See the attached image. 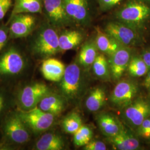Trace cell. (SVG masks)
<instances>
[{"label": "cell", "instance_id": "cell-1", "mask_svg": "<svg viewBox=\"0 0 150 150\" xmlns=\"http://www.w3.org/2000/svg\"><path fill=\"white\" fill-rule=\"evenodd\" d=\"M118 19L122 23L139 31L150 18V7L144 2L132 1L118 12Z\"/></svg>", "mask_w": 150, "mask_h": 150}, {"label": "cell", "instance_id": "cell-2", "mask_svg": "<svg viewBox=\"0 0 150 150\" xmlns=\"http://www.w3.org/2000/svg\"><path fill=\"white\" fill-rule=\"evenodd\" d=\"M105 32L124 46H137L143 42L139 31L123 23L110 22L106 26Z\"/></svg>", "mask_w": 150, "mask_h": 150}, {"label": "cell", "instance_id": "cell-3", "mask_svg": "<svg viewBox=\"0 0 150 150\" xmlns=\"http://www.w3.org/2000/svg\"><path fill=\"white\" fill-rule=\"evenodd\" d=\"M123 117L132 128L136 129L145 120L150 117V99L136 98L124 108Z\"/></svg>", "mask_w": 150, "mask_h": 150}, {"label": "cell", "instance_id": "cell-4", "mask_svg": "<svg viewBox=\"0 0 150 150\" xmlns=\"http://www.w3.org/2000/svg\"><path fill=\"white\" fill-rule=\"evenodd\" d=\"M19 116L26 126L38 132L49 129L54 120V115L43 111L38 106L21 112Z\"/></svg>", "mask_w": 150, "mask_h": 150}, {"label": "cell", "instance_id": "cell-5", "mask_svg": "<svg viewBox=\"0 0 150 150\" xmlns=\"http://www.w3.org/2000/svg\"><path fill=\"white\" fill-rule=\"evenodd\" d=\"M139 90L138 85L133 81H121L115 87L110 97V101L116 107L124 108L136 98Z\"/></svg>", "mask_w": 150, "mask_h": 150}, {"label": "cell", "instance_id": "cell-6", "mask_svg": "<svg viewBox=\"0 0 150 150\" xmlns=\"http://www.w3.org/2000/svg\"><path fill=\"white\" fill-rule=\"evenodd\" d=\"M81 78L80 67L77 64L72 63L66 67L60 84L64 96L70 99L76 98L80 91Z\"/></svg>", "mask_w": 150, "mask_h": 150}, {"label": "cell", "instance_id": "cell-7", "mask_svg": "<svg viewBox=\"0 0 150 150\" xmlns=\"http://www.w3.org/2000/svg\"><path fill=\"white\" fill-rule=\"evenodd\" d=\"M59 38L54 29L47 28L43 30L35 41V51L45 57L54 55L59 51Z\"/></svg>", "mask_w": 150, "mask_h": 150}, {"label": "cell", "instance_id": "cell-8", "mask_svg": "<svg viewBox=\"0 0 150 150\" xmlns=\"http://www.w3.org/2000/svg\"><path fill=\"white\" fill-rule=\"evenodd\" d=\"M50 92L46 85L36 83L26 86L20 95V102L25 110H28L38 106L43 97Z\"/></svg>", "mask_w": 150, "mask_h": 150}, {"label": "cell", "instance_id": "cell-9", "mask_svg": "<svg viewBox=\"0 0 150 150\" xmlns=\"http://www.w3.org/2000/svg\"><path fill=\"white\" fill-rule=\"evenodd\" d=\"M131 51L129 47L122 46L114 54L110 56L108 60L111 76L115 80H118L127 70L131 59Z\"/></svg>", "mask_w": 150, "mask_h": 150}, {"label": "cell", "instance_id": "cell-10", "mask_svg": "<svg viewBox=\"0 0 150 150\" xmlns=\"http://www.w3.org/2000/svg\"><path fill=\"white\" fill-rule=\"evenodd\" d=\"M26 125L19 115H13L6 121L4 130L6 136L17 144H24L30 139Z\"/></svg>", "mask_w": 150, "mask_h": 150}, {"label": "cell", "instance_id": "cell-11", "mask_svg": "<svg viewBox=\"0 0 150 150\" xmlns=\"http://www.w3.org/2000/svg\"><path fill=\"white\" fill-rule=\"evenodd\" d=\"M24 61L16 50L12 48L0 58V74L16 75L24 67Z\"/></svg>", "mask_w": 150, "mask_h": 150}, {"label": "cell", "instance_id": "cell-12", "mask_svg": "<svg viewBox=\"0 0 150 150\" xmlns=\"http://www.w3.org/2000/svg\"><path fill=\"white\" fill-rule=\"evenodd\" d=\"M35 24V17L28 14L14 15L10 31L12 38H24L32 31Z\"/></svg>", "mask_w": 150, "mask_h": 150}, {"label": "cell", "instance_id": "cell-13", "mask_svg": "<svg viewBox=\"0 0 150 150\" xmlns=\"http://www.w3.org/2000/svg\"><path fill=\"white\" fill-rule=\"evenodd\" d=\"M108 138L110 143L117 150H136L141 147L139 139L125 128L115 136Z\"/></svg>", "mask_w": 150, "mask_h": 150}, {"label": "cell", "instance_id": "cell-14", "mask_svg": "<svg viewBox=\"0 0 150 150\" xmlns=\"http://www.w3.org/2000/svg\"><path fill=\"white\" fill-rule=\"evenodd\" d=\"M65 69L64 64L61 61L54 58L44 60L41 68L44 78L52 82L61 81Z\"/></svg>", "mask_w": 150, "mask_h": 150}, {"label": "cell", "instance_id": "cell-15", "mask_svg": "<svg viewBox=\"0 0 150 150\" xmlns=\"http://www.w3.org/2000/svg\"><path fill=\"white\" fill-rule=\"evenodd\" d=\"M45 10L50 20L56 25L66 23L69 16L67 15L63 0H43Z\"/></svg>", "mask_w": 150, "mask_h": 150}, {"label": "cell", "instance_id": "cell-16", "mask_svg": "<svg viewBox=\"0 0 150 150\" xmlns=\"http://www.w3.org/2000/svg\"><path fill=\"white\" fill-rule=\"evenodd\" d=\"M97 122L102 134L108 137L115 136L124 128L118 118L111 113L98 115Z\"/></svg>", "mask_w": 150, "mask_h": 150}, {"label": "cell", "instance_id": "cell-17", "mask_svg": "<svg viewBox=\"0 0 150 150\" xmlns=\"http://www.w3.org/2000/svg\"><path fill=\"white\" fill-rule=\"evenodd\" d=\"M96 45L97 48L110 56L121 47L120 43L105 32H102L100 28H97Z\"/></svg>", "mask_w": 150, "mask_h": 150}, {"label": "cell", "instance_id": "cell-18", "mask_svg": "<svg viewBox=\"0 0 150 150\" xmlns=\"http://www.w3.org/2000/svg\"><path fill=\"white\" fill-rule=\"evenodd\" d=\"M38 107L43 111L50 113L55 116L60 113L64 110V100L59 95L50 94L49 92L39 102Z\"/></svg>", "mask_w": 150, "mask_h": 150}, {"label": "cell", "instance_id": "cell-19", "mask_svg": "<svg viewBox=\"0 0 150 150\" xmlns=\"http://www.w3.org/2000/svg\"><path fill=\"white\" fill-rule=\"evenodd\" d=\"M65 10L70 17L78 21L85 20L87 15L86 0H63Z\"/></svg>", "mask_w": 150, "mask_h": 150}, {"label": "cell", "instance_id": "cell-20", "mask_svg": "<svg viewBox=\"0 0 150 150\" xmlns=\"http://www.w3.org/2000/svg\"><path fill=\"white\" fill-rule=\"evenodd\" d=\"M64 147V139L58 134L47 133L43 134L36 144L38 150H61Z\"/></svg>", "mask_w": 150, "mask_h": 150}, {"label": "cell", "instance_id": "cell-21", "mask_svg": "<svg viewBox=\"0 0 150 150\" xmlns=\"http://www.w3.org/2000/svg\"><path fill=\"white\" fill-rule=\"evenodd\" d=\"M106 101L105 90L102 87H97L89 93L86 98L85 105L89 111L96 112L105 105Z\"/></svg>", "mask_w": 150, "mask_h": 150}, {"label": "cell", "instance_id": "cell-22", "mask_svg": "<svg viewBox=\"0 0 150 150\" xmlns=\"http://www.w3.org/2000/svg\"><path fill=\"white\" fill-rule=\"evenodd\" d=\"M82 38V34L76 30L64 32L59 38V51H65L75 48L81 42Z\"/></svg>", "mask_w": 150, "mask_h": 150}, {"label": "cell", "instance_id": "cell-23", "mask_svg": "<svg viewBox=\"0 0 150 150\" xmlns=\"http://www.w3.org/2000/svg\"><path fill=\"white\" fill-rule=\"evenodd\" d=\"M41 11L40 0H16L12 15L21 13H37Z\"/></svg>", "mask_w": 150, "mask_h": 150}, {"label": "cell", "instance_id": "cell-24", "mask_svg": "<svg viewBox=\"0 0 150 150\" xmlns=\"http://www.w3.org/2000/svg\"><path fill=\"white\" fill-rule=\"evenodd\" d=\"M92 66L93 72L97 77L102 80H109L111 77L108 61L103 54H97Z\"/></svg>", "mask_w": 150, "mask_h": 150}, {"label": "cell", "instance_id": "cell-25", "mask_svg": "<svg viewBox=\"0 0 150 150\" xmlns=\"http://www.w3.org/2000/svg\"><path fill=\"white\" fill-rule=\"evenodd\" d=\"M96 45L91 42L85 44L79 54V62L85 67L92 66L97 56Z\"/></svg>", "mask_w": 150, "mask_h": 150}, {"label": "cell", "instance_id": "cell-26", "mask_svg": "<svg viewBox=\"0 0 150 150\" xmlns=\"http://www.w3.org/2000/svg\"><path fill=\"white\" fill-rule=\"evenodd\" d=\"M127 70L131 76L140 77L147 75L150 70L141 56H134L131 57Z\"/></svg>", "mask_w": 150, "mask_h": 150}, {"label": "cell", "instance_id": "cell-27", "mask_svg": "<svg viewBox=\"0 0 150 150\" xmlns=\"http://www.w3.org/2000/svg\"><path fill=\"white\" fill-rule=\"evenodd\" d=\"M82 125V118L77 112L70 113L64 117L62 122L64 132L70 134H75Z\"/></svg>", "mask_w": 150, "mask_h": 150}, {"label": "cell", "instance_id": "cell-28", "mask_svg": "<svg viewBox=\"0 0 150 150\" xmlns=\"http://www.w3.org/2000/svg\"><path fill=\"white\" fill-rule=\"evenodd\" d=\"M93 132L88 126L82 125L74 134V142L76 147L84 146L92 140Z\"/></svg>", "mask_w": 150, "mask_h": 150}, {"label": "cell", "instance_id": "cell-29", "mask_svg": "<svg viewBox=\"0 0 150 150\" xmlns=\"http://www.w3.org/2000/svg\"><path fill=\"white\" fill-rule=\"evenodd\" d=\"M137 136L145 139H150V117L146 118L136 129Z\"/></svg>", "mask_w": 150, "mask_h": 150}, {"label": "cell", "instance_id": "cell-30", "mask_svg": "<svg viewBox=\"0 0 150 150\" xmlns=\"http://www.w3.org/2000/svg\"><path fill=\"white\" fill-rule=\"evenodd\" d=\"M83 150H106V145L104 142L100 141L91 140L87 144L84 146Z\"/></svg>", "mask_w": 150, "mask_h": 150}, {"label": "cell", "instance_id": "cell-31", "mask_svg": "<svg viewBox=\"0 0 150 150\" xmlns=\"http://www.w3.org/2000/svg\"><path fill=\"white\" fill-rule=\"evenodd\" d=\"M11 0H0V20H2L11 6Z\"/></svg>", "mask_w": 150, "mask_h": 150}, {"label": "cell", "instance_id": "cell-32", "mask_svg": "<svg viewBox=\"0 0 150 150\" xmlns=\"http://www.w3.org/2000/svg\"><path fill=\"white\" fill-rule=\"evenodd\" d=\"M7 40V33L5 29L0 28V51L5 46Z\"/></svg>", "mask_w": 150, "mask_h": 150}, {"label": "cell", "instance_id": "cell-33", "mask_svg": "<svg viewBox=\"0 0 150 150\" xmlns=\"http://www.w3.org/2000/svg\"><path fill=\"white\" fill-rule=\"evenodd\" d=\"M122 0H100L101 5L106 7H111L116 5Z\"/></svg>", "mask_w": 150, "mask_h": 150}, {"label": "cell", "instance_id": "cell-34", "mask_svg": "<svg viewBox=\"0 0 150 150\" xmlns=\"http://www.w3.org/2000/svg\"><path fill=\"white\" fill-rule=\"evenodd\" d=\"M142 58L144 60L146 65L148 66L150 70V50L147 49L143 51L142 55Z\"/></svg>", "mask_w": 150, "mask_h": 150}, {"label": "cell", "instance_id": "cell-35", "mask_svg": "<svg viewBox=\"0 0 150 150\" xmlns=\"http://www.w3.org/2000/svg\"><path fill=\"white\" fill-rule=\"evenodd\" d=\"M144 86L147 88V90L150 93V70L147 74V76L144 80Z\"/></svg>", "mask_w": 150, "mask_h": 150}, {"label": "cell", "instance_id": "cell-36", "mask_svg": "<svg viewBox=\"0 0 150 150\" xmlns=\"http://www.w3.org/2000/svg\"><path fill=\"white\" fill-rule=\"evenodd\" d=\"M3 106H4V98L0 95V112L1 111V110L2 109Z\"/></svg>", "mask_w": 150, "mask_h": 150}, {"label": "cell", "instance_id": "cell-37", "mask_svg": "<svg viewBox=\"0 0 150 150\" xmlns=\"http://www.w3.org/2000/svg\"><path fill=\"white\" fill-rule=\"evenodd\" d=\"M146 1H147L148 2H150V0H146Z\"/></svg>", "mask_w": 150, "mask_h": 150}]
</instances>
